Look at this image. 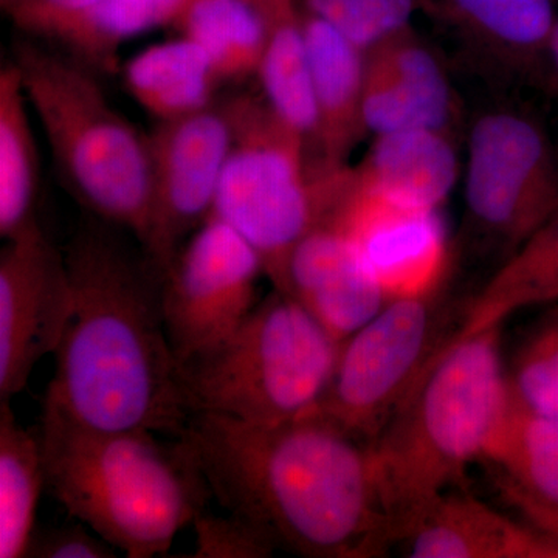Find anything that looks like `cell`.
I'll return each mask as SVG.
<instances>
[{
	"mask_svg": "<svg viewBox=\"0 0 558 558\" xmlns=\"http://www.w3.org/2000/svg\"><path fill=\"white\" fill-rule=\"evenodd\" d=\"M258 252L211 216L161 275L165 328L179 366L229 339L255 310Z\"/></svg>",
	"mask_w": 558,
	"mask_h": 558,
	"instance_id": "obj_10",
	"label": "cell"
},
{
	"mask_svg": "<svg viewBox=\"0 0 558 558\" xmlns=\"http://www.w3.org/2000/svg\"><path fill=\"white\" fill-rule=\"evenodd\" d=\"M46 488L39 433L22 427L0 403V558H24Z\"/></svg>",
	"mask_w": 558,
	"mask_h": 558,
	"instance_id": "obj_26",
	"label": "cell"
},
{
	"mask_svg": "<svg viewBox=\"0 0 558 558\" xmlns=\"http://www.w3.org/2000/svg\"><path fill=\"white\" fill-rule=\"evenodd\" d=\"M119 230L94 218L65 247L72 312L44 402L87 428L180 438L191 414L165 328L161 274Z\"/></svg>",
	"mask_w": 558,
	"mask_h": 558,
	"instance_id": "obj_2",
	"label": "cell"
},
{
	"mask_svg": "<svg viewBox=\"0 0 558 558\" xmlns=\"http://www.w3.org/2000/svg\"><path fill=\"white\" fill-rule=\"evenodd\" d=\"M267 21V40L256 78L264 100L300 132L314 156L317 116L310 58L296 0H259Z\"/></svg>",
	"mask_w": 558,
	"mask_h": 558,
	"instance_id": "obj_23",
	"label": "cell"
},
{
	"mask_svg": "<svg viewBox=\"0 0 558 558\" xmlns=\"http://www.w3.org/2000/svg\"><path fill=\"white\" fill-rule=\"evenodd\" d=\"M20 73L0 70V236L9 241L38 226L39 149Z\"/></svg>",
	"mask_w": 558,
	"mask_h": 558,
	"instance_id": "obj_24",
	"label": "cell"
},
{
	"mask_svg": "<svg viewBox=\"0 0 558 558\" xmlns=\"http://www.w3.org/2000/svg\"><path fill=\"white\" fill-rule=\"evenodd\" d=\"M189 444L213 497L263 529L275 546L312 558L379 557L395 545L371 444L304 414L253 425L191 414Z\"/></svg>",
	"mask_w": 558,
	"mask_h": 558,
	"instance_id": "obj_1",
	"label": "cell"
},
{
	"mask_svg": "<svg viewBox=\"0 0 558 558\" xmlns=\"http://www.w3.org/2000/svg\"><path fill=\"white\" fill-rule=\"evenodd\" d=\"M70 312L64 253L43 226L7 241L0 253V402L24 391L39 360L57 352Z\"/></svg>",
	"mask_w": 558,
	"mask_h": 558,
	"instance_id": "obj_13",
	"label": "cell"
},
{
	"mask_svg": "<svg viewBox=\"0 0 558 558\" xmlns=\"http://www.w3.org/2000/svg\"><path fill=\"white\" fill-rule=\"evenodd\" d=\"M101 0H17L7 13L16 27L35 38L57 40Z\"/></svg>",
	"mask_w": 558,
	"mask_h": 558,
	"instance_id": "obj_31",
	"label": "cell"
},
{
	"mask_svg": "<svg viewBox=\"0 0 558 558\" xmlns=\"http://www.w3.org/2000/svg\"><path fill=\"white\" fill-rule=\"evenodd\" d=\"M191 0H101L73 22L57 43L92 69L113 72L124 43L174 25Z\"/></svg>",
	"mask_w": 558,
	"mask_h": 558,
	"instance_id": "obj_27",
	"label": "cell"
},
{
	"mask_svg": "<svg viewBox=\"0 0 558 558\" xmlns=\"http://www.w3.org/2000/svg\"><path fill=\"white\" fill-rule=\"evenodd\" d=\"M38 433L51 497L126 557L167 554L213 497L183 439L87 428L47 402Z\"/></svg>",
	"mask_w": 558,
	"mask_h": 558,
	"instance_id": "obj_3",
	"label": "cell"
},
{
	"mask_svg": "<svg viewBox=\"0 0 558 558\" xmlns=\"http://www.w3.org/2000/svg\"><path fill=\"white\" fill-rule=\"evenodd\" d=\"M84 524V523H83ZM83 524L35 526L25 558H113L116 548Z\"/></svg>",
	"mask_w": 558,
	"mask_h": 558,
	"instance_id": "obj_32",
	"label": "cell"
},
{
	"mask_svg": "<svg viewBox=\"0 0 558 558\" xmlns=\"http://www.w3.org/2000/svg\"><path fill=\"white\" fill-rule=\"evenodd\" d=\"M557 301L558 209L469 301L458 336L501 326L515 312Z\"/></svg>",
	"mask_w": 558,
	"mask_h": 558,
	"instance_id": "obj_22",
	"label": "cell"
},
{
	"mask_svg": "<svg viewBox=\"0 0 558 558\" xmlns=\"http://www.w3.org/2000/svg\"><path fill=\"white\" fill-rule=\"evenodd\" d=\"M454 132L413 128L376 135L352 174L360 185L413 207L440 209L461 175Z\"/></svg>",
	"mask_w": 558,
	"mask_h": 558,
	"instance_id": "obj_19",
	"label": "cell"
},
{
	"mask_svg": "<svg viewBox=\"0 0 558 558\" xmlns=\"http://www.w3.org/2000/svg\"><path fill=\"white\" fill-rule=\"evenodd\" d=\"M405 543L414 558H558L537 529L469 495H444Z\"/></svg>",
	"mask_w": 558,
	"mask_h": 558,
	"instance_id": "obj_20",
	"label": "cell"
},
{
	"mask_svg": "<svg viewBox=\"0 0 558 558\" xmlns=\"http://www.w3.org/2000/svg\"><path fill=\"white\" fill-rule=\"evenodd\" d=\"M363 120L368 134L413 128L454 132L458 95L446 65L413 25L366 50Z\"/></svg>",
	"mask_w": 558,
	"mask_h": 558,
	"instance_id": "obj_14",
	"label": "cell"
},
{
	"mask_svg": "<svg viewBox=\"0 0 558 558\" xmlns=\"http://www.w3.org/2000/svg\"><path fill=\"white\" fill-rule=\"evenodd\" d=\"M508 381L510 391L529 410L558 418V318L521 348Z\"/></svg>",
	"mask_w": 558,
	"mask_h": 558,
	"instance_id": "obj_29",
	"label": "cell"
},
{
	"mask_svg": "<svg viewBox=\"0 0 558 558\" xmlns=\"http://www.w3.org/2000/svg\"><path fill=\"white\" fill-rule=\"evenodd\" d=\"M281 292L306 307L340 343L388 303L354 242L330 222L319 223L293 248Z\"/></svg>",
	"mask_w": 558,
	"mask_h": 558,
	"instance_id": "obj_15",
	"label": "cell"
},
{
	"mask_svg": "<svg viewBox=\"0 0 558 558\" xmlns=\"http://www.w3.org/2000/svg\"><path fill=\"white\" fill-rule=\"evenodd\" d=\"M226 106L233 143L213 216L258 252L264 275L282 290L293 248L328 216L340 168L318 165L263 95H234Z\"/></svg>",
	"mask_w": 558,
	"mask_h": 558,
	"instance_id": "obj_7",
	"label": "cell"
},
{
	"mask_svg": "<svg viewBox=\"0 0 558 558\" xmlns=\"http://www.w3.org/2000/svg\"><path fill=\"white\" fill-rule=\"evenodd\" d=\"M483 461L495 465L502 494L558 553V418L529 410L509 388Z\"/></svg>",
	"mask_w": 558,
	"mask_h": 558,
	"instance_id": "obj_17",
	"label": "cell"
},
{
	"mask_svg": "<svg viewBox=\"0 0 558 558\" xmlns=\"http://www.w3.org/2000/svg\"><path fill=\"white\" fill-rule=\"evenodd\" d=\"M300 11L317 116L314 159L328 168L347 167L368 135L363 120L366 54L325 21Z\"/></svg>",
	"mask_w": 558,
	"mask_h": 558,
	"instance_id": "obj_16",
	"label": "cell"
},
{
	"mask_svg": "<svg viewBox=\"0 0 558 558\" xmlns=\"http://www.w3.org/2000/svg\"><path fill=\"white\" fill-rule=\"evenodd\" d=\"M174 25L205 50L222 83L258 73L267 40L259 0H191Z\"/></svg>",
	"mask_w": 558,
	"mask_h": 558,
	"instance_id": "obj_25",
	"label": "cell"
},
{
	"mask_svg": "<svg viewBox=\"0 0 558 558\" xmlns=\"http://www.w3.org/2000/svg\"><path fill=\"white\" fill-rule=\"evenodd\" d=\"M418 13L446 27L468 49L499 70L542 72L554 0H417Z\"/></svg>",
	"mask_w": 558,
	"mask_h": 558,
	"instance_id": "obj_18",
	"label": "cell"
},
{
	"mask_svg": "<svg viewBox=\"0 0 558 558\" xmlns=\"http://www.w3.org/2000/svg\"><path fill=\"white\" fill-rule=\"evenodd\" d=\"M542 70H546L549 78L558 86V17L550 31L548 44H546Z\"/></svg>",
	"mask_w": 558,
	"mask_h": 558,
	"instance_id": "obj_33",
	"label": "cell"
},
{
	"mask_svg": "<svg viewBox=\"0 0 558 558\" xmlns=\"http://www.w3.org/2000/svg\"><path fill=\"white\" fill-rule=\"evenodd\" d=\"M11 62L70 193L143 245L150 215L148 134L113 108L94 69L72 54L20 40Z\"/></svg>",
	"mask_w": 558,
	"mask_h": 558,
	"instance_id": "obj_5",
	"label": "cell"
},
{
	"mask_svg": "<svg viewBox=\"0 0 558 558\" xmlns=\"http://www.w3.org/2000/svg\"><path fill=\"white\" fill-rule=\"evenodd\" d=\"M446 288L389 300L376 317L341 344L336 369L306 414L328 418L373 442L417 380L458 332L451 333Z\"/></svg>",
	"mask_w": 558,
	"mask_h": 558,
	"instance_id": "obj_8",
	"label": "cell"
},
{
	"mask_svg": "<svg viewBox=\"0 0 558 558\" xmlns=\"http://www.w3.org/2000/svg\"><path fill=\"white\" fill-rule=\"evenodd\" d=\"M310 13L336 28L363 51L410 27L417 0H296Z\"/></svg>",
	"mask_w": 558,
	"mask_h": 558,
	"instance_id": "obj_28",
	"label": "cell"
},
{
	"mask_svg": "<svg viewBox=\"0 0 558 558\" xmlns=\"http://www.w3.org/2000/svg\"><path fill=\"white\" fill-rule=\"evenodd\" d=\"M123 81L140 108L157 121L183 119L216 105L222 84L205 50L185 36L132 57L123 65Z\"/></svg>",
	"mask_w": 558,
	"mask_h": 558,
	"instance_id": "obj_21",
	"label": "cell"
},
{
	"mask_svg": "<svg viewBox=\"0 0 558 558\" xmlns=\"http://www.w3.org/2000/svg\"><path fill=\"white\" fill-rule=\"evenodd\" d=\"M325 222L351 238L388 301L446 288L451 258L439 209L413 207L365 189L348 165Z\"/></svg>",
	"mask_w": 558,
	"mask_h": 558,
	"instance_id": "obj_12",
	"label": "cell"
},
{
	"mask_svg": "<svg viewBox=\"0 0 558 558\" xmlns=\"http://www.w3.org/2000/svg\"><path fill=\"white\" fill-rule=\"evenodd\" d=\"M196 531L194 558H267L277 549L274 539L248 520L229 513L216 517L201 512L193 521Z\"/></svg>",
	"mask_w": 558,
	"mask_h": 558,
	"instance_id": "obj_30",
	"label": "cell"
},
{
	"mask_svg": "<svg viewBox=\"0 0 558 558\" xmlns=\"http://www.w3.org/2000/svg\"><path fill=\"white\" fill-rule=\"evenodd\" d=\"M509 399L501 326L454 336L371 442L380 505L405 542L469 464L483 461Z\"/></svg>",
	"mask_w": 558,
	"mask_h": 558,
	"instance_id": "obj_4",
	"label": "cell"
},
{
	"mask_svg": "<svg viewBox=\"0 0 558 558\" xmlns=\"http://www.w3.org/2000/svg\"><path fill=\"white\" fill-rule=\"evenodd\" d=\"M150 215L142 248L163 275L194 231L213 216L229 160L233 126L226 101L148 134Z\"/></svg>",
	"mask_w": 558,
	"mask_h": 558,
	"instance_id": "obj_11",
	"label": "cell"
},
{
	"mask_svg": "<svg viewBox=\"0 0 558 558\" xmlns=\"http://www.w3.org/2000/svg\"><path fill=\"white\" fill-rule=\"evenodd\" d=\"M16 2L17 0H0V3H2V9L5 11H9L11 7H13Z\"/></svg>",
	"mask_w": 558,
	"mask_h": 558,
	"instance_id": "obj_34",
	"label": "cell"
},
{
	"mask_svg": "<svg viewBox=\"0 0 558 558\" xmlns=\"http://www.w3.org/2000/svg\"><path fill=\"white\" fill-rule=\"evenodd\" d=\"M341 344L299 301L275 289L229 339L179 366L186 409L253 425L304 416L328 388Z\"/></svg>",
	"mask_w": 558,
	"mask_h": 558,
	"instance_id": "obj_6",
	"label": "cell"
},
{
	"mask_svg": "<svg viewBox=\"0 0 558 558\" xmlns=\"http://www.w3.org/2000/svg\"><path fill=\"white\" fill-rule=\"evenodd\" d=\"M464 202L470 227L502 260L557 211V150L535 117L509 106L476 117L468 137Z\"/></svg>",
	"mask_w": 558,
	"mask_h": 558,
	"instance_id": "obj_9",
	"label": "cell"
}]
</instances>
